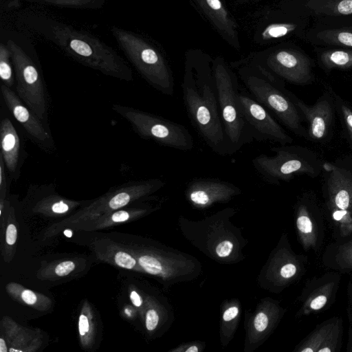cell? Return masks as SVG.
Masks as SVG:
<instances>
[{
	"mask_svg": "<svg viewBox=\"0 0 352 352\" xmlns=\"http://www.w3.org/2000/svg\"><path fill=\"white\" fill-rule=\"evenodd\" d=\"M78 331L82 340L87 337L91 331L89 319L84 314H81L79 316Z\"/></svg>",
	"mask_w": 352,
	"mask_h": 352,
	"instance_id": "obj_35",
	"label": "cell"
},
{
	"mask_svg": "<svg viewBox=\"0 0 352 352\" xmlns=\"http://www.w3.org/2000/svg\"><path fill=\"white\" fill-rule=\"evenodd\" d=\"M296 28L293 23H273L267 26L262 32L261 36L265 40L283 37Z\"/></svg>",
	"mask_w": 352,
	"mask_h": 352,
	"instance_id": "obj_27",
	"label": "cell"
},
{
	"mask_svg": "<svg viewBox=\"0 0 352 352\" xmlns=\"http://www.w3.org/2000/svg\"><path fill=\"white\" fill-rule=\"evenodd\" d=\"M1 92L7 108L31 139L43 150H54L55 144L47 125L24 104L11 88L3 84Z\"/></svg>",
	"mask_w": 352,
	"mask_h": 352,
	"instance_id": "obj_12",
	"label": "cell"
},
{
	"mask_svg": "<svg viewBox=\"0 0 352 352\" xmlns=\"http://www.w3.org/2000/svg\"><path fill=\"white\" fill-rule=\"evenodd\" d=\"M320 60L329 69L352 68V50H327L321 54Z\"/></svg>",
	"mask_w": 352,
	"mask_h": 352,
	"instance_id": "obj_24",
	"label": "cell"
},
{
	"mask_svg": "<svg viewBox=\"0 0 352 352\" xmlns=\"http://www.w3.org/2000/svg\"><path fill=\"white\" fill-rule=\"evenodd\" d=\"M131 213L127 210H120L113 212L111 216V221L115 223L124 222L131 217Z\"/></svg>",
	"mask_w": 352,
	"mask_h": 352,
	"instance_id": "obj_37",
	"label": "cell"
},
{
	"mask_svg": "<svg viewBox=\"0 0 352 352\" xmlns=\"http://www.w3.org/2000/svg\"><path fill=\"white\" fill-rule=\"evenodd\" d=\"M331 92L334 98L335 105L340 111L347 133L352 142V109L333 90Z\"/></svg>",
	"mask_w": 352,
	"mask_h": 352,
	"instance_id": "obj_29",
	"label": "cell"
},
{
	"mask_svg": "<svg viewBox=\"0 0 352 352\" xmlns=\"http://www.w3.org/2000/svg\"><path fill=\"white\" fill-rule=\"evenodd\" d=\"M236 103L253 138L280 145L292 144L293 138L272 117L270 111L246 92L239 91Z\"/></svg>",
	"mask_w": 352,
	"mask_h": 352,
	"instance_id": "obj_10",
	"label": "cell"
},
{
	"mask_svg": "<svg viewBox=\"0 0 352 352\" xmlns=\"http://www.w3.org/2000/svg\"><path fill=\"white\" fill-rule=\"evenodd\" d=\"M204 348V345L199 342H188L171 349V352H200Z\"/></svg>",
	"mask_w": 352,
	"mask_h": 352,
	"instance_id": "obj_34",
	"label": "cell"
},
{
	"mask_svg": "<svg viewBox=\"0 0 352 352\" xmlns=\"http://www.w3.org/2000/svg\"><path fill=\"white\" fill-rule=\"evenodd\" d=\"M219 34L232 45L239 47L237 25L220 0H194Z\"/></svg>",
	"mask_w": 352,
	"mask_h": 352,
	"instance_id": "obj_19",
	"label": "cell"
},
{
	"mask_svg": "<svg viewBox=\"0 0 352 352\" xmlns=\"http://www.w3.org/2000/svg\"><path fill=\"white\" fill-rule=\"evenodd\" d=\"M333 286L334 283H328L311 293L302 307L303 314H309L324 307L331 294Z\"/></svg>",
	"mask_w": 352,
	"mask_h": 352,
	"instance_id": "obj_25",
	"label": "cell"
},
{
	"mask_svg": "<svg viewBox=\"0 0 352 352\" xmlns=\"http://www.w3.org/2000/svg\"><path fill=\"white\" fill-rule=\"evenodd\" d=\"M289 96L309 124L308 137L312 141L324 142L333 123L336 105L331 90L325 92L314 105H307L289 91Z\"/></svg>",
	"mask_w": 352,
	"mask_h": 352,
	"instance_id": "obj_13",
	"label": "cell"
},
{
	"mask_svg": "<svg viewBox=\"0 0 352 352\" xmlns=\"http://www.w3.org/2000/svg\"><path fill=\"white\" fill-rule=\"evenodd\" d=\"M21 298L26 304L30 305L35 304L37 301L36 294L30 289L23 291L21 293Z\"/></svg>",
	"mask_w": 352,
	"mask_h": 352,
	"instance_id": "obj_39",
	"label": "cell"
},
{
	"mask_svg": "<svg viewBox=\"0 0 352 352\" xmlns=\"http://www.w3.org/2000/svg\"><path fill=\"white\" fill-rule=\"evenodd\" d=\"M317 36L327 44L352 47V28L325 30L318 32Z\"/></svg>",
	"mask_w": 352,
	"mask_h": 352,
	"instance_id": "obj_26",
	"label": "cell"
},
{
	"mask_svg": "<svg viewBox=\"0 0 352 352\" xmlns=\"http://www.w3.org/2000/svg\"><path fill=\"white\" fill-rule=\"evenodd\" d=\"M256 64L277 78L295 85H309L314 80L309 59L298 51L276 50L270 54L262 64Z\"/></svg>",
	"mask_w": 352,
	"mask_h": 352,
	"instance_id": "obj_11",
	"label": "cell"
},
{
	"mask_svg": "<svg viewBox=\"0 0 352 352\" xmlns=\"http://www.w3.org/2000/svg\"><path fill=\"white\" fill-rule=\"evenodd\" d=\"M75 268V264L71 261L61 262L55 268V273L59 276L69 274Z\"/></svg>",
	"mask_w": 352,
	"mask_h": 352,
	"instance_id": "obj_36",
	"label": "cell"
},
{
	"mask_svg": "<svg viewBox=\"0 0 352 352\" xmlns=\"http://www.w3.org/2000/svg\"><path fill=\"white\" fill-rule=\"evenodd\" d=\"M235 184L214 178H196L185 190L186 200L196 208L205 209L214 204L226 203L241 194Z\"/></svg>",
	"mask_w": 352,
	"mask_h": 352,
	"instance_id": "obj_14",
	"label": "cell"
},
{
	"mask_svg": "<svg viewBox=\"0 0 352 352\" xmlns=\"http://www.w3.org/2000/svg\"><path fill=\"white\" fill-rule=\"evenodd\" d=\"M182 90L188 118L203 140L218 155L232 154L221 118L212 65L207 59H188Z\"/></svg>",
	"mask_w": 352,
	"mask_h": 352,
	"instance_id": "obj_1",
	"label": "cell"
},
{
	"mask_svg": "<svg viewBox=\"0 0 352 352\" xmlns=\"http://www.w3.org/2000/svg\"><path fill=\"white\" fill-rule=\"evenodd\" d=\"M1 153L11 180L16 181L23 162V150L18 132L12 121L3 118L0 123Z\"/></svg>",
	"mask_w": 352,
	"mask_h": 352,
	"instance_id": "obj_18",
	"label": "cell"
},
{
	"mask_svg": "<svg viewBox=\"0 0 352 352\" xmlns=\"http://www.w3.org/2000/svg\"><path fill=\"white\" fill-rule=\"evenodd\" d=\"M299 270V263L294 254L287 248H280L263 268L258 281L266 288L285 286L296 277Z\"/></svg>",
	"mask_w": 352,
	"mask_h": 352,
	"instance_id": "obj_17",
	"label": "cell"
},
{
	"mask_svg": "<svg viewBox=\"0 0 352 352\" xmlns=\"http://www.w3.org/2000/svg\"><path fill=\"white\" fill-rule=\"evenodd\" d=\"M116 264L121 267L131 270L137 265L136 259L125 252H118L114 256Z\"/></svg>",
	"mask_w": 352,
	"mask_h": 352,
	"instance_id": "obj_33",
	"label": "cell"
},
{
	"mask_svg": "<svg viewBox=\"0 0 352 352\" xmlns=\"http://www.w3.org/2000/svg\"><path fill=\"white\" fill-rule=\"evenodd\" d=\"M120 37L130 60L144 80L162 94L173 96L174 78L164 57L140 38L131 35Z\"/></svg>",
	"mask_w": 352,
	"mask_h": 352,
	"instance_id": "obj_7",
	"label": "cell"
},
{
	"mask_svg": "<svg viewBox=\"0 0 352 352\" xmlns=\"http://www.w3.org/2000/svg\"><path fill=\"white\" fill-rule=\"evenodd\" d=\"M221 121L232 153L254 138L236 103L239 91L235 74L221 58L212 63Z\"/></svg>",
	"mask_w": 352,
	"mask_h": 352,
	"instance_id": "obj_5",
	"label": "cell"
},
{
	"mask_svg": "<svg viewBox=\"0 0 352 352\" xmlns=\"http://www.w3.org/2000/svg\"><path fill=\"white\" fill-rule=\"evenodd\" d=\"M6 242L12 245L15 243L17 238L16 228L14 224H9L6 230Z\"/></svg>",
	"mask_w": 352,
	"mask_h": 352,
	"instance_id": "obj_38",
	"label": "cell"
},
{
	"mask_svg": "<svg viewBox=\"0 0 352 352\" xmlns=\"http://www.w3.org/2000/svg\"><path fill=\"white\" fill-rule=\"evenodd\" d=\"M12 60L18 96L41 120L47 124L49 94L42 75L33 61L20 50H12Z\"/></svg>",
	"mask_w": 352,
	"mask_h": 352,
	"instance_id": "obj_8",
	"label": "cell"
},
{
	"mask_svg": "<svg viewBox=\"0 0 352 352\" xmlns=\"http://www.w3.org/2000/svg\"><path fill=\"white\" fill-rule=\"evenodd\" d=\"M239 74L252 96L283 124L296 135L308 136L303 118L281 79L256 63L241 67Z\"/></svg>",
	"mask_w": 352,
	"mask_h": 352,
	"instance_id": "obj_3",
	"label": "cell"
},
{
	"mask_svg": "<svg viewBox=\"0 0 352 352\" xmlns=\"http://www.w3.org/2000/svg\"><path fill=\"white\" fill-rule=\"evenodd\" d=\"M296 225L303 248L308 250L316 247L317 236L315 226L307 207L303 204L298 207Z\"/></svg>",
	"mask_w": 352,
	"mask_h": 352,
	"instance_id": "obj_22",
	"label": "cell"
},
{
	"mask_svg": "<svg viewBox=\"0 0 352 352\" xmlns=\"http://www.w3.org/2000/svg\"><path fill=\"white\" fill-rule=\"evenodd\" d=\"M112 109L127 120L133 129L144 139L182 151H191L194 147L190 133L179 123L122 104H114Z\"/></svg>",
	"mask_w": 352,
	"mask_h": 352,
	"instance_id": "obj_6",
	"label": "cell"
},
{
	"mask_svg": "<svg viewBox=\"0 0 352 352\" xmlns=\"http://www.w3.org/2000/svg\"><path fill=\"white\" fill-rule=\"evenodd\" d=\"M8 55V52L1 47L0 53V77L3 84L11 88L14 85V78Z\"/></svg>",
	"mask_w": 352,
	"mask_h": 352,
	"instance_id": "obj_28",
	"label": "cell"
},
{
	"mask_svg": "<svg viewBox=\"0 0 352 352\" xmlns=\"http://www.w3.org/2000/svg\"><path fill=\"white\" fill-rule=\"evenodd\" d=\"M332 217L338 224L343 236H347L352 232V215L351 213L340 210H332Z\"/></svg>",
	"mask_w": 352,
	"mask_h": 352,
	"instance_id": "obj_30",
	"label": "cell"
},
{
	"mask_svg": "<svg viewBox=\"0 0 352 352\" xmlns=\"http://www.w3.org/2000/svg\"><path fill=\"white\" fill-rule=\"evenodd\" d=\"M348 351L352 352V344H351V346H350V348L348 349Z\"/></svg>",
	"mask_w": 352,
	"mask_h": 352,
	"instance_id": "obj_42",
	"label": "cell"
},
{
	"mask_svg": "<svg viewBox=\"0 0 352 352\" xmlns=\"http://www.w3.org/2000/svg\"><path fill=\"white\" fill-rule=\"evenodd\" d=\"M130 299L133 305L137 307H140L142 305L143 300L140 295L135 291H132L130 294Z\"/></svg>",
	"mask_w": 352,
	"mask_h": 352,
	"instance_id": "obj_40",
	"label": "cell"
},
{
	"mask_svg": "<svg viewBox=\"0 0 352 352\" xmlns=\"http://www.w3.org/2000/svg\"><path fill=\"white\" fill-rule=\"evenodd\" d=\"M221 309L220 340L222 346H226L232 339L239 322L240 304L233 299L226 302Z\"/></svg>",
	"mask_w": 352,
	"mask_h": 352,
	"instance_id": "obj_21",
	"label": "cell"
},
{
	"mask_svg": "<svg viewBox=\"0 0 352 352\" xmlns=\"http://www.w3.org/2000/svg\"><path fill=\"white\" fill-rule=\"evenodd\" d=\"M325 188L330 210H340L352 214V173L334 164L325 163Z\"/></svg>",
	"mask_w": 352,
	"mask_h": 352,
	"instance_id": "obj_16",
	"label": "cell"
},
{
	"mask_svg": "<svg viewBox=\"0 0 352 352\" xmlns=\"http://www.w3.org/2000/svg\"><path fill=\"white\" fill-rule=\"evenodd\" d=\"M307 6L316 13L329 16L352 14V0H311Z\"/></svg>",
	"mask_w": 352,
	"mask_h": 352,
	"instance_id": "obj_23",
	"label": "cell"
},
{
	"mask_svg": "<svg viewBox=\"0 0 352 352\" xmlns=\"http://www.w3.org/2000/svg\"><path fill=\"white\" fill-rule=\"evenodd\" d=\"M340 333L338 321H331L312 333L297 349L299 352H333Z\"/></svg>",
	"mask_w": 352,
	"mask_h": 352,
	"instance_id": "obj_20",
	"label": "cell"
},
{
	"mask_svg": "<svg viewBox=\"0 0 352 352\" xmlns=\"http://www.w3.org/2000/svg\"><path fill=\"white\" fill-rule=\"evenodd\" d=\"M234 212V208H227L197 221L181 217L180 228L195 246L211 258L236 263L240 261L245 241L230 221Z\"/></svg>",
	"mask_w": 352,
	"mask_h": 352,
	"instance_id": "obj_2",
	"label": "cell"
},
{
	"mask_svg": "<svg viewBox=\"0 0 352 352\" xmlns=\"http://www.w3.org/2000/svg\"><path fill=\"white\" fill-rule=\"evenodd\" d=\"M138 261L146 272L170 285L193 278L201 270L200 263L195 258L173 250L145 252L138 256Z\"/></svg>",
	"mask_w": 352,
	"mask_h": 352,
	"instance_id": "obj_9",
	"label": "cell"
},
{
	"mask_svg": "<svg viewBox=\"0 0 352 352\" xmlns=\"http://www.w3.org/2000/svg\"><path fill=\"white\" fill-rule=\"evenodd\" d=\"M283 314L277 302L264 298L257 305L246 324L245 352L259 346L272 332Z\"/></svg>",
	"mask_w": 352,
	"mask_h": 352,
	"instance_id": "obj_15",
	"label": "cell"
},
{
	"mask_svg": "<svg viewBox=\"0 0 352 352\" xmlns=\"http://www.w3.org/2000/svg\"><path fill=\"white\" fill-rule=\"evenodd\" d=\"M288 144L272 148L274 155L260 154L252 160L255 170L264 182L278 185L296 175L315 177L320 173L322 164L314 152L305 147Z\"/></svg>",
	"mask_w": 352,
	"mask_h": 352,
	"instance_id": "obj_4",
	"label": "cell"
},
{
	"mask_svg": "<svg viewBox=\"0 0 352 352\" xmlns=\"http://www.w3.org/2000/svg\"><path fill=\"white\" fill-rule=\"evenodd\" d=\"M337 262L344 267H352V240L340 247Z\"/></svg>",
	"mask_w": 352,
	"mask_h": 352,
	"instance_id": "obj_31",
	"label": "cell"
},
{
	"mask_svg": "<svg viewBox=\"0 0 352 352\" xmlns=\"http://www.w3.org/2000/svg\"><path fill=\"white\" fill-rule=\"evenodd\" d=\"M6 345L3 338L0 339V352H6Z\"/></svg>",
	"mask_w": 352,
	"mask_h": 352,
	"instance_id": "obj_41",
	"label": "cell"
},
{
	"mask_svg": "<svg viewBox=\"0 0 352 352\" xmlns=\"http://www.w3.org/2000/svg\"><path fill=\"white\" fill-rule=\"evenodd\" d=\"M161 314L155 307H150L145 315V326L148 331H153L158 327Z\"/></svg>",
	"mask_w": 352,
	"mask_h": 352,
	"instance_id": "obj_32",
	"label": "cell"
}]
</instances>
